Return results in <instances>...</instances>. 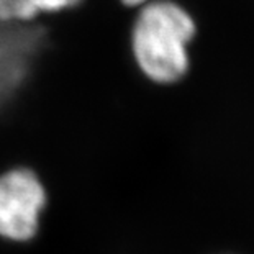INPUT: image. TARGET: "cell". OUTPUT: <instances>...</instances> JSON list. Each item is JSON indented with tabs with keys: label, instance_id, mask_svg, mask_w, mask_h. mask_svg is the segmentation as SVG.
<instances>
[{
	"label": "cell",
	"instance_id": "cell-1",
	"mask_svg": "<svg viewBox=\"0 0 254 254\" xmlns=\"http://www.w3.org/2000/svg\"><path fill=\"white\" fill-rule=\"evenodd\" d=\"M193 35L195 23L181 5L169 0L141 5L129 33L138 69L156 84L177 82L189 69L187 46Z\"/></svg>",
	"mask_w": 254,
	"mask_h": 254
},
{
	"label": "cell",
	"instance_id": "cell-2",
	"mask_svg": "<svg viewBox=\"0 0 254 254\" xmlns=\"http://www.w3.org/2000/svg\"><path fill=\"white\" fill-rule=\"evenodd\" d=\"M50 43L51 31L45 18L33 23L0 21V117L28 90Z\"/></svg>",
	"mask_w": 254,
	"mask_h": 254
},
{
	"label": "cell",
	"instance_id": "cell-3",
	"mask_svg": "<svg viewBox=\"0 0 254 254\" xmlns=\"http://www.w3.org/2000/svg\"><path fill=\"white\" fill-rule=\"evenodd\" d=\"M48 207V187L31 166L13 164L0 171V236L30 241L40 230Z\"/></svg>",
	"mask_w": 254,
	"mask_h": 254
},
{
	"label": "cell",
	"instance_id": "cell-4",
	"mask_svg": "<svg viewBox=\"0 0 254 254\" xmlns=\"http://www.w3.org/2000/svg\"><path fill=\"white\" fill-rule=\"evenodd\" d=\"M85 0H0V21L33 23L41 18L72 12Z\"/></svg>",
	"mask_w": 254,
	"mask_h": 254
},
{
	"label": "cell",
	"instance_id": "cell-5",
	"mask_svg": "<svg viewBox=\"0 0 254 254\" xmlns=\"http://www.w3.org/2000/svg\"><path fill=\"white\" fill-rule=\"evenodd\" d=\"M148 2H153V0H120V3L127 8H139Z\"/></svg>",
	"mask_w": 254,
	"mask_h": 254
}]
</instances>
